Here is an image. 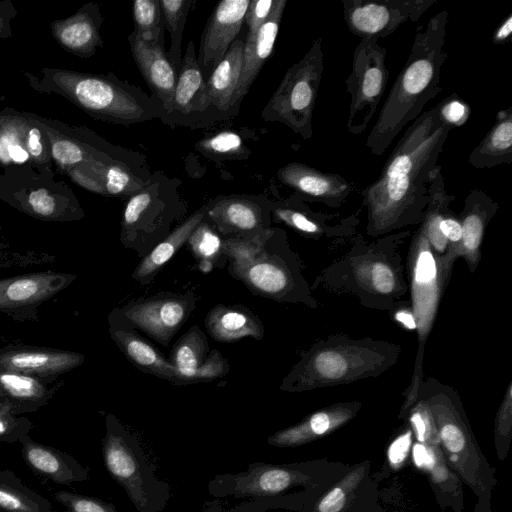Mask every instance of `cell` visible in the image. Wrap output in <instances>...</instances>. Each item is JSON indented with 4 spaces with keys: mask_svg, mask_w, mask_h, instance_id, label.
Wrapping results in <instances>:
<instances>
[{
    "mask_svg": "<svg viewBox=\"0 0 512 512\" xmlns=\"http://www.w3.org/2000/svg\"><path fill=\"white\" fill-rule=\"evenodd\" d=\"M0 508L7 512H39L37 505L28 497L1 483Z\"/></svg>",
    "mask_w": 512,
    "mask_h": 512,
    "instance_id": "41",
    "label": "cell"
},
{
    "mask_svg": "<svg viewBox=\"0 0 512 512\" xmlns=\"http://www.w3.org/2000/svg\"><path fill=\"white\" fill-rule=\"evenodd\" d=\"M449 13L441 10L419 26L408 58L399 71L365 142L373 155H382L398 134L423 113L441 91V70Z\"/></svg>",
    "mask_w": 512,
    "mask_h": 512,
    "instance_id": "2",
    "label": "cell"
},
{
    "mask_svg": "<svg viewBox=\"0 0 512 512\" xmlns=\"http://www.w3.org/2000/svg\"><path fill=\"white\" fill-rule=\"evenodd\" d=\"M512 161V109L497 113L496 121L470 152L468 163L475 168H493Z\"/></svg>",
    "mask_w": 512,
    "mask_h": 512,
    "instance_id": "23",
    "label": "cell"
},
{
    "mask_svg": "<svg viewBox=\"0 0 512 512\" xmlns=\"http://www.w3.org/2000/svg\"><path fill=\"white\" fill-rule=\"evenodd\" d=\"M28 201L32 210L39 216L50 217L55 212V199L44 188L33 190Z\"/></svg>",
    "mask_w": 512,
    "mask_h": 512,
    "instance_id": "45",
    "label": "cell"
},
{
    "mask_svg": "<svg viewBox=\"0 0 512 512\" xmlns=\"http://www.w3.org/2000/svg\"><path fill=\"white\" fill-rule=\"evenodd\" d=\"M110 335L125 357L139 370L176 384V368L137 334L110 328Z\"/></svg>",
    "mask_w": 512,
    "mask_h": 512,
    "instance_id": "24",
    "label": "cell"
},
{
    "mask_svg": "<svg viewBox=\"0 0 512 512\" xmlns=\"http://www.w3.org/2000/svg\"><path fill=\"white\" fill-rule=\"evenodd\" d=\"M249 4L250 0H223L210 15L197 56L205 80L239 34Z\"/></svg>",
    "mask_w": 512,
    "mask_h": 512,
    "instance_id": "10",
    "label": "cell"
},
{
    "mask_svg": "<svg viewBox=\"0 0 512 512\" xmlns=\"http://www.w3.org/2000/svg\"><path fill=\"white\" fill-rule=\"evenodd\" d=\"M199 512H273L265 504L254 501H242L233 506L226 507L222 499L215 498L205 501Z\"/></svg>",
    "mask_w": 512,
    "mask_h": 512,
    "instance_id": "43",
    "label": "cell"
},
{
    "mask_svg": "<svg viewBox=\"0 0 512 512\" xmlns=\"http://www.w3.org/2000/svg\"><path fill=\"white\" fill-rule=\"evenodd\" d=\"M53 382L0 370V400L9 405L13 413L36 410L55 393L58 387Z\"/></svg>",
    "mask_w": 512,
    "mask_h": 512,
    "instance_id": "21",
    "label": "cell"
},
{
    "mask_svg": "<svg viewBox=\"0 0 512 512\" xmlns=\"http://www.w3.org/2000/svg\"><path fill=\"white\" fill-rule=\"evenodd\" d=\"M244 40L236 38L206 80L207 96L212 108L227 112L240 79Z\"/></svg>",
    "mask_w": 512,
    "mask_h": 512,
    "instance_id": "22",
    "label": "cell"
},
{
    "mask_svg": "<svg viewBox=\"0 0 512 512\" xmlns=\"http://www.w3.org/2000/svg\"><path fill=\"white\" fill-rule=\"evenodd\" d=\"M272 235L273 231L266 228L253 235L229 237L223 240L222 252L232 262L251 260L265 251V245Z\"/></svg>",
    "mask_w": 512,
    "mask_h": 512,
    "instance_id": "33",
    "label": "cell"
},
{
    "mask_svg": "<svg viewBox=\"0 0 512 512\" xmlns=\"http://www.w3.org/2000/svg\"><path fill=\"white\" fill-rule=\"evenodd\" d=\"M17 426V419L9 409L0 410V439L12 432Z\"/></svg>",
    "mask_w": 512,
    "mask_h": 512,
    "instance_id": "53",
    "label": "cell"
},
{
    "mask_svg": "<svg viewBox=\"0 0 512 512\" xmlns=\"http://www.w3.org/2000/svg\"><path fill=\"white\" fill-rule=\"evenodd\" d=\"M187 242L203 273L211 271L223 254V240L207 222H200Z\"/></svg>",
    "mask_w": 512,
    "mask_h": 512,
    "instance_id": "29",
    "label": "cell"
},
{
    "mask_svg": "<svg viewBox=\"0 0 512 512\" xmlns=\"http://www.w3.org/2000/svg\"><path fill=\"white\" fill-rule=\"evenodd\" d=\"M395 319L409 330L416 329V320L412 311L407 309L398 310L395 314Z\"/></svg>",
    "mask_w": 512,
    "mask_h": 512,
    "instance_id": "55",
    "label": "cell"
},
{
    "mask_svg": "<svg viewBox=\"0 0 512 512\" xmlns=\"http://www.w3.org/2000/svg\"><path fill=\"white\" fill-rule=\"evenodd\" d=\"M230 272L252 292L272 299L283 300L292 290L290 271L266 251L245 262H231Z\"/></svg>",
    "mask_w": 512,
    "mask_h": 512,
    "instance_id": "18",
    "label": "cell"
},
{
    "mask_svg": "<svg viewBox=\"0 0 512 512\" xmlns=\"http://www.w3.org/2000/svg\"><path fill=\"white\" fill-rule=\"evenodd\" d=\"M345 493L341 488L331 490L318 504L319 512H339L344 507Z\"/></svg>",
    "mask_w": 512,
    "mask_h": 512,
    "instance_id": "49",
    "label": "cell"
},
{
    "mask_svg": "<svg viewBox=\"0 0 512 512\" xmlns=\"http://www.w3.org/2000/svg\"><path fill=\"white\" fill-rule=\"evenodd\" d=\"M413 458L418 467L431 468L434 464L433 455L421 444L414 446Z\"/></svg>",
    "mask_w": 512,
    "mask_h": 512,
    "instance_id": "52",
    "label": "cell"
},
{
    "mask_svg": "<svg viewBox=\"0 0 512 512\" xmlns=\"http://www.w3.org/2000/svg\"><path fill=\"white\" fill-rule=\"evenodd\" d=\"M102 454L107 472L137 512L164 511L171 496L169 484L157 476L139 438L111 414L106 417Z\"/></svg>",
    "mask_w": 512,
    "mask_h": 512,
    "instance_id": "4",
    "label": "cell"
},
{
    "mask_svg": "<svg viewBox=\"0 0 512 512\" xmlns=\"http://www.w3.org/2000/svg\"><path fill=\"white\" fill-rule=\"evenodd\" d=\"M55 499L69 512H119L113 504L91 496L60 491L55 494Z\"/></svg>",
    "mask_w": 512,
    "mask_h": 512,
    "instance_id": "36",
    "label": "cell"
},
{
    "mask_svg": "<svg viewBox=\"0 0 512 512\" xmlns=\"http://www.w3.org/2000/svg\"><path fill=\"white\" fill-rule=\"evenodd\" d=\"M497 209V203L485 192L476 189L468 194L459 219L462 227L461 240L445 256L439 257L445 270L450 271L453 262L459 256L466 259L471 270L476 268L485 228Z\"/></svg>",
    "mask_w": 512,
    "mask_h": 512,
    "instance_id": "15",
    "label": "cell"
},
{
    "mask_svg": "<svg viewBox=\"0 0 512 512\" xmlns=\"http://www.w3.org/2000/svg\"><path fill=\"white\" fill-rule=\"evenodd\" d=\"M23 457L28 466L54 482L70 483L82 481L87 478L86 469L79 467L72 468V465L65 461L64 455L56 449L35 443L30 439L23 440Z\"/></svg>",
    "mask_w": 512,
    "mask_h": 512,
    "instance_id": "26",
    "label": "cell"
},
{
    "mask_svg": "<svg viewBox=\"0 0 512 512\" xmlns=\"http://www.w3.org/2000/svg\"><path fill=\"white\" fill-rule=\"evenodd\" d=\"M396 355L392 345L369 339L325 341L302 358L281 389L300 391L374 376L392 365Z\"/></svg>",
    "mask_w": 512,
    "mask_h": 512,
    "instance_id": "3",
    "label": "cell"
},
{
    "mask_svg": "<svg viewBox=\"0 0 512 512\" xmlns=\"http://www.w3.org/2000/svg\"><path fill=\"white\" fill-rule=\"evenodd\" d=\"M410 421L417 432L419 441H424L429 427V417L426 411L417 410L411 415Z\"/></svg>",
    "mask_w": 512,
    "mask_h": 512,
    "instance_id": "50",
    "label": "cell"
},
{
    "mask_svg": "<svg viewBox=\"0 0 512 512\" xmlns=\"http://www.w3.org/2000/svg\"><path fill=\"white\" fill-rule=\"evenodd\" d=\"M94 29L88 21H78L68 25L61 33L62 42L70 48L89 45L94 39Z\"/></svg>",
    "mask_w": 512,
    "mask_h": 512,
    "instance_id": "40",
    "label": "cell"
},
{
    "mask_svg": "<svg viewBox=\"0 0 512 512\" xmlns=\"http://www.w3.org/2000/svg\"><path fill=\"white\" fill-rule=\"evenodd\" d=\"M228 371L229 364L227 360L219 351L213 350L209 353L205 362L192 373L189 384L213 381L222 378Z\"/></svg>",
    "mask_w": 512,
    "mask_h": 512,
    "instance_id": "38",
    "label": "cell"
},
{
    "mask_svg": "<svg viewBox=\"0 0 512 512\" xmlns=\"http://www.w3.org/2000/svg\"><path fill=\"white\" fill-rule=\"evenodd\" d=\"M286 0H276L270 17L254 35L244 41L243 64L239 82L230 109L238 106L246 96L266 60L270 57L279 31Z\"/></svg>",
    "mask_w": 512,
    "mask_h": 512,
    "instance_id": "17",
    "label": "cell"
},
{
    "mask_svg": "<svg viewBox=\"0 0 512 512\" xmlns=\"http://www.w3.org/2000/svg\"><path fill=\"white\" fill-rule=\"evenodd\" d=\"M441 438L446 448L453 452L461 451L465 446L463 431L454 423H446L440 430Z\"/></svg>",
    "mask_w": 512,
    "mask_h": 512,
    "instance_id": "47",
    "label": "cell"
},
{
    "mask_svg": "<svg viewBox=\"0 0 512 512\" xmlns=\"http://www.w3.org/2000/svg\"><path fill=\"white\" fill-rule=\"evenodd\" d=\"M279 181L308 200L338 207L354 190V184L343 176L323 172L300 162H290L277 173Z\"/></svg>",
    "mask_w": 512,
    "mask_h": 512,
    "instance_id": "13",
    "label": "cell"
},
{
    "mask_svg": "<svg viewBox=\"0 0 512 512\" xmlns=\"http://www.w3.org/2000/svg\"><path fill=\"white\" fill-rule=\"evenodd\" d=\"M449 209L443 215L439 223V228L448 241V251L456 247L462 237V227L460 220L448 214ZM447 251V252H448Z\"/></svg>",
    "mask_w": 512,
    "mask_h": 512,
    "instance_id": "46",
    "label": "cell"
},
{
    "mask_svg": "<svg viewBox=\"0 0 512 512\" xmlns=\"http://www.w3.org/2000/svg\"><path fill=\"white\" fill-rule=\"evenodd\" d=\"M75 277L45 271L0 279V312L15 313L35 308L63 291Z\"/></svg>",
    "mask_w": 512,
    "mask_h": 512,
    "instance_id": "12",
    "label": "cell"
},
{
    "mask_svg": "<svg viewBox=\"0 0 512 512\" xmlns=\"http://www.w3.org/2000/svg\"><path fill=\"white\" fill-rule=\"evenodd\" d=\"M84 355L50 347L9 345L0 348V370L55 381L84 362Z\"/></svg>",
    "mask_w": 512,
    "mask_h": 512,
    "instance_id": "11",
    "label": "cell"
},
{
    "mask_svg": "<svg viewBox=\"0 0 512 512\" xmlns=\"http://www.w3.org/2000/svg\"><path fill=\"white\" fill-rule=\"evenodd\" d=\"M3 409H9L12 411L11 407L5 403H3L1 400H0V410H3ZM13 413V411H12ZM14 414V413H13Z\"/></svg>",
    "mask_w": 512,
    "mask_h": 512,
    "instance_id": "57",
    "label": "cell"
},
{
    "mask_svg": "<svg viewBox=\"0 0 512 512\" xmlns=\"http://www.w3.org/2000/svg\"><path fill=\"white\" fill-rule=\"evenodd\" d=\"M276 0H252L245 14L247 35H254L270 17Z\"/></svg>",
    "mask_w": 512,
    "mask_h": 512,
    "instance_id": "42",
    "label": "cell"
},
{
    "mask_svg": "<svg viewBox=\"0 0 512 512\" xmlns=\"http://www.w3.org/2000/svg\"><path fill=\"white\" fill-rule=\"evenodd\" d=\"M128 41L141 75L162 103L167 116L172 109L177 71L165 54L164 41L146 40L134 31L129 34Z\"/></svg>",
    "mask_w": 512,
    "mask_h": 512,
    "instance_id": "14",
    "label": "cell"
},
{
    "mask_svg": "<svg viewBox=\"0 0 512 512\" xmlns=\"http://www.w3.org/2000/svg\"><path fill=\"white\" fill-rule=\"evenodd\" d=\"M512 34V15L509 14L503 22L497 27L492 36L494 44H504L510 39Z\"/></svg>",
    "mask_w": 512,
    "mask_h": 512,
    "instance_id": "51",
    "label": "cell"
},
{
    "mask_svg": "<svg viewBox=\"0 0 512 512\" xmlns=\"http://www.w3.org/2000/svg\"><path fill=\"white\" fill-rule=\"evenodd\" d=\"M192 3V0H159L164 28L169 31L172 39L169 59L176 71L181 64L182 33Z\"/></svg>",
    "mask_w": 512,
    "mask_h": 512,
    "instance_id": "30",
    "label": "cell"
},
{
    "mask_svg": "<svg viewBox=\"0 0 512 512\" xmlns=\"http://www.w3.org/2000/svg\"><path fill=\"white\" fill-rule=\"evenodd\" d=\"M41 133L37 128H31L28 134V150L33 156H39L42 152Z\"/></svg>",
    "mask_w": 512,
    "mask_h": 512,
    "instance_id": "54",
    "label": "cell"
},
{
    "mask_svg": "<svg viewBox=\"0 0 512 512\" xmlns=\"http://www.w3.org/2000/svg\"><path fill=\"white\" fill-rule=\"evenodd\" d=\"M198 149L207 155L235 158L244 154L241 137L231 131H223L197 143Z\"/></svg>",
    "mask_w": 512,
    "mask_h": 512,
    "instance_id": "34",
    "label": "cell"
},
{
    "mask_svg": "<svg viewBox=\"0 0 512 512\" xmlns=\"http://www.w3.org/2000/svg\"><path fill=\"white\" fill-rule=\"evenodd\" d=\"M206 207L193 213L187 220L159 242L135 268L132 278L141 284L149 283L159 270L188 241L196 226L203 221Z\"/></svg>",
    "mask_w": 512,
    "mask_h": 512,
    "instance_id": "25",
    "label": "cell"
},
{
    "mask_svg": "<svg viewBox=\"0 0 512 512\" xmlns=\"http://www.w3.org/2000/svg\"><path fill=\"white\" fill-rule=\"evenodd\" d=\"M453 128L442 118L438 104L409 124L378 178L361 192L369 234H384L422 219L431 182L441 169L439 156Z\"/></svg>",
    "mask_w": 512,
    "mask_h": 512,
    "instance_id": "1",
    "label": "cell"
},
{
    "mask_svg": "<svg viewBox=\"0 0 512 512\" xmlns=\"http://www.w3.org/2000/svg\"><path fill=\"white\" fill-rule=\"evenodd\" d=\"M209 107L206 80L197 63L194 43L190 41L178 69L172 109L162 119L176 124H190V120L196 119L197 114Z\"/></svg>",
    "mask_w": 512,
    "mask_h": 512,
    "instance_id": "16",
    "label": "cell"
},
{
    "mask_svg": "<svg viewBox=\"0 0 512 512\" xmlns=\"http://www.w3.org/2000/svg\"><path fill=\"white\" fill-rule=\"evenodd\" d=\"M205 327L216 341L231 343L244 337L263 338L264 328L260 319L242 306L217 305L205 318Z\"/></svg>",
    "mask_w": 512,
    "mask_h": 512,
    "instance_id": "20",
    "label": "cell"
},
{
    "mask_svg": "<svg viewBox=\"0 0 512 512\" xmlns=\"http://www.w3.org/2000/svg\"><path fill=\"white\" fill-rule=\"evenodd\" d=\"M324 70L322 38L315 39L306 54L282 78L261 117L279 122L303 139L313 136L312 117Z\"/></svg>",
    "mask_w": 512,
    "mask_h": 512,
    "instance_id": "5",
    "label": "cell"
},
{
    "mask_svg": "<svg viewBox=\"0 0 512 512\" xmlns=\"http://www.w3.org/2000/svg\"><path fill=\"white\" fill-rule=\"evenodd\" d=\"M435 0H343V17L349 31L360 39L379 40L405 23L416 22Z\"/></svg>",
    "mask_w": 512,
    "mask_h": 512,
    "instance_id": "8",
    "label": "cell"
},
{
    "mask_svg": "<svg viewBox=\"0 0 512 512\" xmlns=\"http://www.w3.org/2000/svg\"><path fill=\"white\" fill-rule=\"evenodd\" d=\"M442 118L454 128L464 125L471 109L457 94H452L438 103Z\"/></svg>",
    "mask_w": 512,
    "mask_h": 512,
    "instance_id": "39",
    "label": "cell"
},
{
    "mask_svg": "<svg viewBox=\"0 0 512 512\" xmlns=\"http://www.w3.org/2000/svg\"><path fill=\"white\" fill-rule=\"evenodd\" d=\"M206 214L224 235L248 236L266 229L261 207L244 197H221L206 209Z\"/></svg>",
    "mask_w": 512,
    "mask_h": 512,
    "instance_id": "19",
    "label": "cell"
},
{
    "mask_svg": "<svg viewBox=\"0 0 512 512\" xmlns=\"http://www.w3.org/2000/svg\"><path fill=\"white\" fill-rule=\"evenodd\" d=\"M356 278L366 289L380 294H392L398 286L397 275L382 260H365L355 270Z\"/></svg>",
    "mask_w": 512,
    "mask_h": 512,
    "instance_id": "31",
    "label": "cell"
},
{
    "mask_svg": "<svg viewBox=\"0 0 512 512\" xmlns=\"http://www.w3.org/2000/svg\"><path fill=\"white\" fill-rule=\"evenodd\" d=\"M411 444V432L408 431L399 436L388 449L389 461L398 465L401 464L406 458Z\"/></svg>",
    "mask_w": 512,
    "mask_h": 512,
    "instance_id": "48",
    "label": "cell"
},
{
    "mask_svg": "<svg viewBox=\"0 0 512 512\" xmlns=\"http://www.w3.org/2000/svg\"><path fill=\"white\" fill-rule=\"evenodd\" d=\"M105 176V189L110 195H134L144 189L143 182L121 166L109 167Z\"/></svg>",
    "mask_w": 512,
    "mask_h": 512,
    "instance_id": "35",
    "label": "cell"
},
{
    "mask_svg": "<svg viewBox=\"0 0 512 512\" xmlns=\"http://www.w3.org/2000/svg\"><path fill=\"white\" fill-rule=\"evenodd\" d=\"M209 355V345L204 332L192 326L172 347L168 361L176 368L177 385H187L192 373Z\"/></svg>",
    "mask_w": 512,
    "mask_h": 512,
    "instance_id": "27",
    "label": "cell"
},
{
    "mask_svg": "<svg viewBox=\"0 0 512 512\" xmlns=\"http://www.w3.org/2000/svg\"><path fill=\"white\" fill-rule=\"evenodd\" d=\"M8 152L11 159L15 162L22 163L28 159V153L19 145H10Z\"/></svg>",
    "mask_w": 512,
    "mask_h": 512,
    "instance_id": "56",
    "label": "cell"
},
{
    "mask_svg": "<svg viewBox=\"0 0 512 512\" xmlns=\"http://www.w3.org/2000/svg\"><path fill=\"white\" fill-rule=\"evenodd\" d=\"M134 32L146 40L164 41V23L159 0H136L133 3Z\"/></svg>",
    "mask_w": 512,
    "mask_h": 512,
    "instance_id": "32",
    "label": "cell"
},
{
    "mask_svg": "<svg viewBox=\"0 0 512 512\" xmlns=\"http://www.w3.org/2000/svg\"><path fill=\"white\" fill-rule=\"evenodd\" d=\"M195 307L192 295L160 294L123 308V317L134 327L167 346Z\"/></svg>",
    "mask_w": 512,
    "mask_h": 512,
    "instance_id": "9",
    "label": "cell"
},
{
    "mask_svg": "<svg viewBox=\"0 0 512 512\" xmlns=\"http://www.w3.org/2000/svg\"><path fill=\"white\" fill-rule=\"evenodd\" d=\"M409 263L412 313L416 320L418 336V350L410 391L411 394H417L423 382L422 360L425 343L433 327L443 285L450 272L443 268L440 258L434 253L421 227L413 239Z\"/></svg>",
    "mask_w": 512,
    "mask_h": 512,
    "instance_id": "6",
    "label": "cell"
},
{
    "mask_svg": "<svg viewBox=\"0 0 512 512\" xmlns=\"http://www.w3.org/2000/svg\"><path fill=\"white\" fill-rule=\"evenodd\" d=\"M346 417L342 411H320L312 414L302 423L275 432L269 436L268 444L274 447H289L302 443L311 435H322L333 425L340 423Z\"/></svg>",
    "mask_w": 512,
    "mask_h": 512,
    "instance_id": "28",
    "label": "cell"
},
{
    "mask_svg": "<svg viewBox=\"0 0 512 512\" xmlns=\"http://www.w3.org/2000/svg\"><path fill=\"white\" fill-rule=\"evenodd\" d=\"M272 213L275 221L283 222L301 233L317 235L322 231V227L302 210L280 206L274 208Z\"/></svg>",
    "mask_w": 512,
    "mask_h": 512,
    "instance_id": "37",
    "label": "cell"
},
{
    "mask_svg": "<svg viewBox=\"0 0 512 512\" xmlns=\"http://www.w3.org/2000/svg\"><path fill=\"white\" fill-rule=\"evenodd\" d=\"M386 56V48L376 39L362 38L355 47L345 80L349 94L346 129L352 135L362 134L377 112L389 79Z\"/></svg>",
    "mask_w": 512,
    "mask_h": 512,
    "instance_id": "7",
    "label": "cell"
},
{
    "mask_svg": "<svg viewBox=\"0 0 512 512\" xmlns=\"http://www.w3.org/2000/svg\"><path fill=\"white\" fill-rule=\"evenodd\" d=\"M52 155L61 164H74L83 159L82 150L68 140L55 142L52 146Z\"/></svg>",
    "mask_w": 512,
    "mask_h": 512,
    "instance_id": "44",
    "label": "cell"
}]
</instances>
